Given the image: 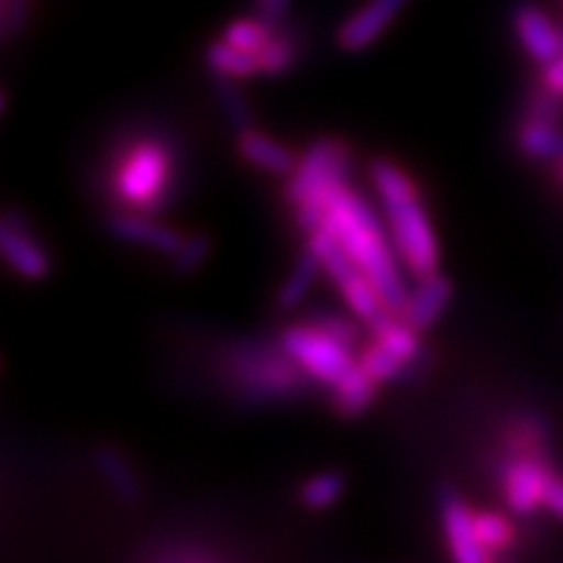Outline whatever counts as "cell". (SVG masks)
Returning a JSON list of instances; mask_svg holds the SVG:
<instances>
[{
    "label": "cell",
    "instance_id": "26",
    "mask_svg": "<svg viewBox=\"0 0 563 563\" xmlns=\"http://www.w3.org/2000/svg\"><path fill=\"white\" fill-rule=\"evenodd\" d=\"M475 532L481 538V543L496 555H504L511 551L517 543V525L511 522L509 514L496 511V509H477L475 506Z\"/></svg>",
    "mask_w": 563,
    "mask_h": 563
},
{
    "label": "cell",
    "instance_id": "33",
    "mask_svg": "<svg viewBox=\"0 0 563 563\" xmlns=\"http://www.w3.org/2000/svg\"><path fill=\"white\" fill-rule=\"evenodd\" d=\"M553 175H555V180H559L561 186H563V162H559V165H553Z\"/></svg>",
    "mask_w": 563,
    "mask_h": 563
},
{
    "label": "cell",
    "instance_id": "32",
    "mask_svg": "<svg viewBox=\"0 0 563 563\" xmlns=\"http://www.w3.org/2000/svg\"><path fill=\"white\" fill-rule=\"evenodd\" d=\"M538 81L543 84V87L551 89L553 95L563 97V55L559 60H553V63H548V66H543Z\"/></svg>",
    "mask_w": 563,
    "mask_h": 563
},
{
    "label": "cell",
    "instance_id": "3",
    "mask_svg": "<svg viewBox=\"0 0 563 563\" xmlns=\"http://www.w3.org/2000/svg\"><path fill=\"white\" fill-rule=\"evenodd\" d=\"M180 150L165 133H131L104 159V194L110 209L162 217L180 194Z\"/></svg>",
    "mask_w": 563,
    "mask_h": 563
},
{
    "label": "cell",
    "instance_id": "17",
    "mask_svg": "<svg viewBox=\"0 0 563 563\" xmlns=\"http://www.w3.org/2000/svg\"><path fill=\"white\" fill-rule=\"evenodd\" d=\"M553 433L543 415L519 410L501 420L498 428V456L551 454Z\"/></svg>",
    "mask_w": 563,
    "mask_h": 563
},
{
    "label": "cell",
    "instance_id": "31",
    "mask_svg": "<svg viewBox=\"0 0 563 563\" xmlns=\"http://www.w3.org/2000/svg\"><path fill=\"white\" fill-rule=\"evenodd\" d=\"M543 509L548 514H553L559 522H563V473H561V470H555L551 483H548Z\"/></svg>",
    "mask_w": 563,
    "mask_h": 563
},
{
    "label": "cell",
    "instance_id": "22",
    "mask_svg": "<svg viewBox=\"0 0 563 563\" xmlns=\"http://www.w3.org/2000/svg\"><path fill=\"white\" fill-rule=\"evenodd\" d=\"M203 63H207L211 76H224V79L249 81L258 76L256 55L241 51V47L230 45L228 40L217 37L203 47Z\"/></svg>",
    "mask_w": 563,
    "mask_h": 563
},
{
    "label": "cell",
    "instance_id": "24",
    "mask_svg": "<svg viewBox=\"0 0 563 563\" xmlns=\"http://www.w3.org/2000/svg\"><path fill=\"white\" fill-rule=\"evenodd\" d=\"M211 91H214L217 108H220L224 123L230 125L232 133L256 125V112H253V104L243 91L241 81L211 76Z\"/></svg>",
    "mask_w": 563,
    "mask_h": 563
},
{
    "label": "cell",
    "instance_id": "4",
    "mask_svg": "<svg viewBox=\"0 0 563 563\" xmlns=\"http://www.w3.org/2000/svg\"><path fill=\"white\" fill-rule=\"evenodd\" d=\"M368 183L410 279L441 272L439 230L415 175L397 159L376 157L368 162Z\"/></svg>",
    "mask_w": 563,
    "mask_h": 563
},
{
    "label": "cell",
    "instance_id": "1",
    "mask_svg": "<svg viewBox=\"0 0 563 563\" xmlns=\"http://www.w3.org/2000/svg\"><path fill=\"white\" fill-rule=\"evenodd\" d=\"M214 382L241 410L295 405L319 391L287 355L277 334H241L217 344Z\"/></svg>",
    "mask_w": 563,
    "mask_h": 563
},
{
    "label": "cell",
    "instance_id": "10",
    "mask_svg": "<svg viewBox=\"0 0 563 563\" xmlns=\"http://www.w3.org/2000/svg\"><path fill=\"white\" fill-rule=\"evenodd\" d=\"M435 501L452 563H496V555L481 543L475 532V506L452 485H441Z\"/></svg>",
    "mask_w": 563,
    "mask_h": 563
},
{
    "label": "cell",
    "instance_id": "28",
    "mask_svg": "<svg viewBox=\"0 0 563 563\" xmlns=\"http://www.w3.org/2000/svg\"><path fill=\"white\" fill-rule=\"evenodd\" d=\"M211 249H214V241H211L209 232L191 230L186 232V241H183L180 249L173 253L167 266H170V272L178 274V277H191V274L203 269V264L209 262Z\"/></svg>",
    "mask_w": 563,
    "mask_h": 563
},
{
    "label": "cell",
    "instance_id": "21",
    "mask_svg": "<svg viewBox=\"0 0 563 563\" xmlns=\"http://www.w3.org/2000/svg\"><path fill=\"white\" fill-rule=\"evenodd\" d=\"M300 51H302V42L292 30V21L285 26H277L272 34V40L256 53L258 76H264V79H279V76H287L300 63Z\"/></svg>",
    "mask_w": 563,
    "mask_h": 563
},
{
    "label": "cell",
    "instance_id": "5",
    "mask_svg": "<svg viewBox=\"0 0 563 563\" xmlns=\"http://www.w3.org/2000/svg\"><path fill=\"white\" fill-rule=\"evenodd\" d=\"M355 150L340 136H319L300 152L298 167L282 183V201L302 238L321 228L332 191L352 180Z\"/></svg>",
    "mask_w": 563,
    "mask_h": 563
},
{
    "label": "cell",
    "instance_id": "19",
    "mask_svg": "<svg viewBox=\"0 0 563 563\" xmlns=\"http://www.w3.org/2000/svg\"><path fill=\"white\" fill-rule=\"evenodd\" d=\"M382 389L384 386L378 384L376 378H371L368 373L361 368V363H357L342 382H336L332 389L323 391V397H327L329 410H332L336 418L357 420L376 405Z\"/></svg>",
    "mask_w": 563,
    "mask_h": 563
},
{
    "label": "cell",
    "instance_id": "16",
    "mask_svg": "<svg viewBox=\"0 0 563 563\" xmlns=\"http://www.w3.org/2000/svg\"><path fill=\"white\" fill-rule=\"evenodd\" d=\"M91 470L100 477L112 496L125 506H139L144 501L146 488L141 481L139 467L129 460V454L123 452L115 443H100L91 452Z\"/></svg>",
    "mask_w": 563,
    "mask_h": 563
},
{
    "label": "cell",
    "instance_id": "11",
    "mask_svg": "<svg viewBox=\"0 0 563 563\" xmlns=\"http://www.w3.org/2000/svg\"><path fill=\"white\" fill-rule=\"evenodd\" d=\"M104 230H108V235L115 238L118 243L157 253V256L165 258V264L170 262L173 253L180 249L183 241H186V230L175 228V224L165 222L162 217L125 209H110L108 214H104Z\"/></svg>",
    "mask_w": 563,
    "mask_h": 563
},
{
    "label": "cell",
    "instance_id": "30",
    "mask_svg": "<svg viewBox=\"0 0 563 563\" xmlns=\"http://www.w3.org/2000/svg\"><path fill=\"white\" fill-rule=\"evenodd\" d=\"M253 13L269 21L272 26H285L292 19V0H251Z\"/></svg>",
    "mask_w": 563,
    "mask_h": 563
},
{
    "label": "cell",
    "instance_id": "6",
    "mask_svg": "<svg viewBox=\"0 0 563 563\" xmlns=\"http://www.w3.org/2000/svg\"><path fill=\"white\" fill-rule=\"evenodd\" d=\"M277 340L319 391L332 389L357 365L355 350L321 332L319 327H313L302 316L287 321L277 332Z\"/></svg>",
    "mask_w": 563,
    "mask_h": 563
},
{
    "label": "cell",
    "instance_id": "15",
    "mask_svg": "<svg viewBox=\"0 0 563 563\" xmlns=\"http://www.w3.org/2000/svg\"><path fill=\"white\" fill-rule=\"evenodd\" d=\"M454 292L456 287L452 277L443 272L412 279L410 292H407V300L402 306V316L415 329L428 334L431 329L439 327V321L446 316L449 308H452Z\"/></svg>",
    "mask_w": 563,
    "mask_h": 563
},
{
    "label": "cell",
    "instance_id": "8",
    "mask_svg": "<svg viewBox=\"0 0 563 563\" xmlns=\"http://www.w3.org/2000/svg\"><path fill=\"white\" fill-rule=\"evenodd\" d=\"M553 454L498 456L496 483L506 511L514 517H532L543 509L548 483L555 473Z\"/></svg>",
    "mask_w": 563,
    "mask_h": 563
},
{
    "label": "cell",
    "instance_id": "12",
    "mask_svg": "<svg viewBox=\"0 0 563 563\" xmlns=\"http://www.w3.org/2000/svg\"><path fill=\"white\" fill-rule=\"evenodd\" d=\"M511 32L517 37L527 58L540 68L559 60L563 55V26L548 13L543 5L532 0H519L511 9Z\"/></svg>",
    "mask_w": 563,
    "mask_h": 563
},
{
    "label": "cell",
    "instance_id": "13",
    "mask_svg": "<svg viewBox=\"0 0 563 563\" xmlns=\"http://www.w3.org/2000/svg\"><path fill=\"white\" fill-rule=\"evenodd\" d=\"M410 0H365L336 26L334 42L342 53H363L389 32Z\"/></svg>",
    "mask_w": 563,
    "mask_h": 563
},
{
    "label": "cell",
    "instance_id": "27",
    "mask_svg": "<svg viewBox=\"0 0 563 563\" xmlns=\"http://www.w3.org/2000/svg\"><path fill=\"white\" fill-rule=\"evenodd\" d=\"M277 26H272L269 21L258 19L256 13L253 16H241V19H232L230 24H224V30L220 37L228 40L230 45L241 47V51L256 55L266 42L272 40V34Z\"/></svg>",
    "mask_w": 563,
    "mask_h": 563
},
{
    "label": "cell",
    "instance_id": "25",
    "mask_svg": "<svg viewBox=\"0 0 563 563\" xmlns=\"http://www.w3.org/2000/svg\"><path fill=\"white\" fill-rule=\"evenodd\" d=\"M357 363H361V368L368 373L371 378H376L382 386L399 384L405 382V378L415 376V371L402 361V357H397L391 350H386L382 342L368 340V336H365L363 347L357 352Z\"/></svg>",
    "mask_w": 563,
    "mask_h": 563
},
{
    "label": "cell",
    "instance_id": "29",
    "mask_svg": "<svg viewBox=\"0 0 563 563\" xmlns=\"http://www.w3.org/2000/svg\"><path fill=\"white\" fill-rule=\"evenodd\" d=\"M32 13V0H0V32L3 40H16L26 30Z\"/></svg>",
    "mask_w": 563,
    "mask_h": 563
},
{
    "label": "cell",
    "instance_id": "23",
    "mask_svg": "<svg viewBox=\"0 0 563 563\" xmlns=\"http://www.w3.org/2000/svg\"><path fill=\"white\" fill-rule=\"evenodd\" d=\"M344 490H347V475L342 470H321L298 485V504L306 511H329L342 501Z\"/></svg>",
    "mask_w": 563,
    "mask_h": 563
},
{
    "label": "cell",
    "instance_id": "9",
    "mask_svg": "<svg viewBox=\"0 0 563 563\" xmlns=\"http://www.w3.org/2000/svg\"><path fill=\"white\" fill-rule=\"evenodd\" d=\"M0 251L19 279L42 282L51 277L53 251L24 211L5 209L0 222Z\"/></svg>",
    "mask_w": 563,
    "mask_h": 563
},
{
    "label": "cell",
    "instance_id": "2",
    "mask_svg": "<svg viewBox=\"0 0 563 563\" xmlns=\"http://www.w3.org/2000/svg\"><path fill=\"white\" fill-rule=\"evenodd\" d=\"M321 230H327L350 253L386 306L402 313L412 279L399 262L376 199L361 191L352 180L342 183L327 199Z\"/></svg>",
    "mask_w": 563,
    "mask_h": 563
},
{
    "label": "cell",
    "instance_id": "14",
    "mask_svg": "<svg viewBox=\"0 0 563 563\" xmlns=\"http://www.w3.org/2000/svg\"><path fill=\"white\" fill-rule=\"evenodd\" d=\"M235 154L253 170L285 180L298 167L300 152L274 133L251 125L235 133Z\"/></svg>",
    "mask_w": 563,
    "mask_h": 563
},
{
    "label": "cell",
    "instance_id": "18",
    "mask_svg": "<svg viewBox=\"0 0 563 563\" xmlns=\"http://www.w3.org/2000/svg\"><path fill=\"white\" fill-rule=\"evenodd\" d=\"M323 277L321 262L316 256L313 249L308 243H302V249L295 256L290 269H287L285 277L274 290V311L277 313H295L302 302L308 300V295L313 292L316 282Z\"/></svg>",
    "mask_w": 563,
    "mask_h": 563
},
{
    "label": "cell",
    "instance_id": "7",
    "mask_svg": "<svg viewBox=\"0 0 563 563\" xmlns=\"http://www.w3.org/2000/svg\"><path fill=\"white\" fill-rule=\"evenodd\" d=\"M302 243L311 245L321 262L323 279H327L336 290V295H340L342 306L347 308L355 319L363 321V327L389 308L382 295H378L376 287H373V282L365 277L361 266L352 262L350 253L344 251L327 230H313L311 235L302 238Z\"/></svg>",
    "mask_w": 563,
    "mask_h": 563
},
{
    "label": "cell",
    "instance_id": "20",
    "mask_svg": "<svg viewBox=\"0 0 563 563\" xmlns=\"http://www.w3.org/2000/svg\"><path fill=\"white\" fill-rule=\"evenodd\" d=\"M517 146L522 157L530 162H548L555 165L563 150L561 123L538 121V118H522L517 129Z\"/></svg>",
    "mask_w": 563,
    "mask_h": 563
},
{
    "label": "cell",
    "instance_id": "34",
    "mask_svg": "<svg viewBox=\"0 0 563 563\" xmlns=\"http://www.w3.org/2000/svg\"><path fill=\"white\" fill-rule=\"evenodd\" d=\"M561 9H563V0H561Z\"/></svg>",
    "mask_w": 563,
    "mask_h": 563
}]
</instances>
